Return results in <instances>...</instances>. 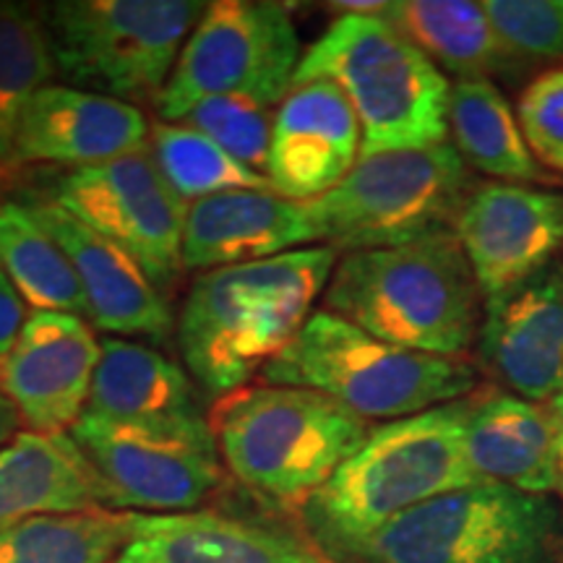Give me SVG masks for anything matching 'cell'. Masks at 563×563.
<instances>
[{"instance_id":"5bb4252c","label":"cell","mask_w":563,"mask_h":563,"mask_svg":"<svg viewBox=\"0 0 563 563\" xmlns=\"http://www.w3.org/2000/svg\"><path fill=\"white\" fill-rule=\"evenodd\" d=\"M102 340L87 319L32 311L5 361L0 391L32 433H70L89 407Z\"/></svg>"},{"instance_id":"e575fe53","label":"cell","mask_w":563,"mask_h":563,"mask_svg":"<svg viewBox=\"0 0 563 563\" xmlns=\"http://www.w3.org/2000/svg\"><path fill=\"white\" fill-rule=\"evenodd\" d=\"M382 0H336V3H329V9L340 11V16H382L386 11Z\"/></svg>"},{"instance_id":"4dcf8cb0","label":"cell","mask_w":563,"mask_h":563,"mask_svg":"<svg viewBox=\"0 0 563 563\" xmlns=\"http://www.w3.org/2000/svg\"><path fill=\"white\" fill-rule=\"evenodd\" d=\"M483 5L511 58H563V0H485Z\"/></svg>"},{"instance_id":"7a4b0ae2","label":"cell","mask_w":563,"mask_h":563,"mask_svg":"<svg viewBox=\"0 0 563 563\" xmlns=\"http://www.w3.org/2000/svg\"><path fill=\"white\" fill-rule=\"evenodd\" d=\"M473 394L371 428L368 439L302 506L308 534L334 561L415 506L477 481L467 462Z\"/></svg>"},{"instance_id":"ffe728a7","label":"cell","mask_w":563,"mask_h":563,"mask_svg":"<svg viewBox=\"0 0 563 563\" xmlns=\"http://www.w3.org/2000/svg\"><path fill=\"white\" fill-rule=\"evenodd\" d=\"M316 243L306 203L277 191H228L188 203L183 266L196 272L264 262Z\"/></svg>"},{"instance_id":"ac0fdd59","label":"cell","mask_w":563,"mask_h":563,"mask_svg":"<svg viewBox=\"0 0 563 563\" xmlns=\"http://www.w3.org/2000/svg\"><path fill=\"white\" fill-rule=\"evenodd\" d=\"M129 514L115 563H336L311 534L217 511Z\"/></svg>"},{"instance_id":"d590c367","label":"cell","mask_w":563,"mask_h":563,"mask_svg":"<svg viewBox=\"0 0 563 563\" xmlns=\"http://www.w3.org/2000/svg\"><path fill=\"white\" fill-rule=\"evenodd\" d=\"M551 407L555 412V420H559V439H555V493H559L563 501V391L555 399H551Z\"/></svg>"},{"instance_id":"1f68e13d","label":"cell","mask_w":563,"mask_h":563,"mask_svg":"<svg viewBox=\"0 0 563 563\" xmlns=\"http://www.w3.org/2000/svg\"><path fill=\"white\" fill-rule=\"evenodd\" d=\"M517 115L534 162L563 175V66L527 84Z\"/></svg>"},{"instance_id":"7402d4cb","label":"cell","mask_w":563,"mask_h":563,"mask_svg":"<svg viewBox=\"0 0 563 563\" xmlns=\"http://www.w3.org/2000/svg\"><path fill=\"white\" fill-rule=\"evenodd\" d=\"M89 509H112L110 493L70 433L21 431L0 452V525Z\"/></svg>"},{"instance_id":"277c9868","label":"cell","mask_w":563,"mask_h":563,"mask_svg":"<svg viewBox=\"0 0 563 563\" xmlns=\"http://www.w3.org/2000/svg\"><path fill=\"white\" fill-rule=\"evenodd\" d=\"M332 81L357 121L361 159L446 144L452 84L382 16H336L302 53L292 87Z\"/></svg>"},{"instance_id":"9c48e42d","label":"cell","mask_w":563,"mask_h":563,"mask_svg":"<svg viewBox=\"0 0 563 563\" xmlns=\"http://www.w3.org/2000/svg\"><path fill=\"white\" fill-rule=\"evenodd\" d=\"M470 191L467 165L446 141L433 150L357 159L340 186L302 203L316 243L344 256L454 230Z\"/></svg>"},{"instance_id":"7c38bea8","label":"cell","mask_w":563,"mask_h":563,"mask_svg":"<svg viewBox=\"0 0 563 563\" xmlns=\"http://www.w3.org/2000/svg\"><path fill=\"white\" fill-rule=\"evenodd\" d=\"M53 199L129 251L159 290L173 287L186 269L183 228L188 203L167 186L150 152L68 170L60 175Z\"/></svg>"},{"instance_id":"d4e9b609","label":"cell","mask_w":563,"mask_h":563,"mask_svg":"<svg viewBox=\"0 0 563 563\" xmlns=\"http://www.w3.org/2000/svg\"><path fill=\"white\" fill-rule=\"evenodd\" d=\"M449 131L464 165L498 183L543 180L511 104L488 79H456L449 100Z\"/></svg>"},{"instance_id":"30bf717a","label":"cell","mask_w":563,"mask_h":563,"mask_svg":"<svg viewBox=\"0 0 563 563\" xmlns=\"http://www.w3.org/2000/svg\"><path fill=\"white\" fill-rule=\"evenodd\" d=\"M302 45L292 11L272 0H214L183 47L170 81L154 102L165 123H180L217 95L279 104L290 95Z\"/></svg>"},{"instance_id":"484cf974","label":"cell","mask_w":563,"mask_h":563,"mask_svg":"<svg viewBox=\"0 0 563 563\" xmlns=\"http://www.w3.org/2000/svg\"><path fill=\"white\" fill-rule=\"evenodd\" d=\"M0 266L34 311L70 313L89 321L79 274L24 201H9L0 209Z\"/></svg>"},{"instance_id":"5b68a950","label":"cell","mask_w":563,"mask_h":563,"mask_svg":"<svg viewBox=\"0 0 563 563\" xmlns=\"http://www.w3.org/2000/svg\"><path fill=\"white\" fill-rule=\"evenodd\" d=\"M224 467L266 501L302 509L368 439L361 415L300 386H243L211 415Z\"/></svg>"},{"instance_id":"d6986e66","label":"cell","mask_w":563,"mask_h":563,"mask_svg":"<svg viewBox=\"0 0 563 563\" xmlns=\"http://www.w3.org/2000/svg\"><path fill=\"white\" fill-rule=\"evenodd\" d=\"M152 125L136 104L51 84L32 97L16 133V162L74 170L150 152Z\"/></svg>"},{"instance_id":"836d02e7","label":"cell","mask_w":563,"mask_h":563,"mask_svg":"<svg viewBox=\"0 0 563 563\" xmlns=\"http://www.w3.org/2000/svg\"><path fill=\"white\" fill-rule=\"evenodd\" d=\"M21 415L9 397L0 391V452H3L9 443L16 441V435L21 433Z\"/></svg>"},{"instance_id":"9a60e30c","label":"cell","mask_w":563,"mask_h":563,"mask_svg":"<svg viewBox=\"0 0 563 563\" xmlns=\"http://www.w3.org/2000/svg\"><path fill=\"white\" fill-rule=\"evenodd\" d=\"M481 361L506 389L548 405L563 391V264L485 300Z\"/></svg>"},{"instance_id":"8992f818","label":"cell","mask_w":563,"mask_h":563,"mask_svg":"<svg viewBox=\"0 0 563 563\" xmlns=\"http://www.w3.org/2000/svg\"><path fill=\"white\" fill-rule=\"evenodd\" d=\"M262 382L313 389L363 420L391 422L475 394L477 371L467 361L394 347L321 308L266 365Z\"/></svg>"},{"instance_id":"6da1fadb","label":"cell","mask_w":563,"mask_h":563,"mask_svg":"<svg viewBox=\"0 0 563 563\" xmlns=\"http://www.w3.org/2000/svg\"><path fill=\"white\" fill-rule=\"evenodd\" d=\"M340 253L308 245L264 262L199 274L183 300L178 344L186 371L211 397L262 376L327 292Z\"/></svg>"},{"instance_id":"44dd1931","label":"cell","mask_w":563,"mask_h":563,"mask_svg":"<svg viewBox=\"0 0 563 563\" xmlns=\"http://www.w3.org/2000/svg\"><path fill=\"white\" fill-rule=\"evenodd\" d=\"M555 439L559 420L551 402H530L501 389L473 394L464 449L477 481L551 496L555 490Z\"/></svg>"},{"instance_id":"f1b7e54d","label":"cell","mask_w":563,"mask_h":563,"mask_svg":"<svg viewBox=\"0 0 563 563\" xmlns=\"http://www.w3.org/2000/svg\"><path fill=\"white\" fill-rule=\"evenodd\" d=\"M150 154L167 186L186 203L228 191H269L272 188L266 175L245 167L217 141L186 123H154Z\"/></svg>"},{"instance_id":"d6a6232c","label":"cell","mask_w":563,"mask_h":563,"mask_svg":"<svg viewBox=\"0 0 563 563\" xmlns=\"http://www.w3.org/2000/svg\"><path fill=\"white\" fill-rule=\"evenodd\" d=\"M26 302L21 300L16 287L11 285L9 274L0 266V378H3L5 361H9L13 344L19 340L21 327L26 321Z\"/></svg>"},{"instance_id":"4316f807","label":"cell","mask_w":563,"mask_h":563,"mask_svg":"<svg viewBox=\"0 0 563 563\" xmlns=\"http://www.w3.org/2000/svg\"><path fill=\"white\" fill-rule=\"evenodd\" d=\"M129 543V514H34L0 525V563H110Z\"/></svg>"},{"instance_id":"83f0119b","label":"cell","mask_w":563,"mask_h":563,"mask_svg":"<svg viewBox=\"0 0 563 563\" xmlns=\"http://www.w3.org/2000/svg\"><path fill=\"white\" fill-rule=\"evenodd\" d=\"M55 63L40 5L0 0V159L16 162V133L40 89L51 87Z\"/></svg>"},{"instance_id":"e0dca14e","label":"cell","mask_w":563,"mask_h":563,"mask_svg":"<svg viewBox=\"0 0 563 563\" xmlns=\"http://www.w3.org/2000/svg\"><path fill=\"white\" fill-rule=\"evenodd\" d=\"M361 144V121L336 84H298L274 112L266 178L285 199L313 201L347 178Z\"/></svg>"},{"instance_id":"f546056e","label":"cell","mask_w":563,"mask_h":563,"mask_svg":"<svg viewBox=\"0 0 563 563\" xmlns=\"http://www.w3.org/2000/svg\"><path fill=\"white\" fill-rule=\"evenodd\" d=\"M180 123L217 141L245 167L266 175L274 125L269 104L241 95H217L201 100Z\"/></svg>"},{"instance_id":"8fae6325","label":"cell","mask_w":563,"mask_h":563,"mask_svg":"<svg viewBox=\"0 0 563 563\" xmlns=\"http://www.w3.org/2000/svg\"><path fill=\"white\" fill-rule=\"evenodd\" d=\"M70 435L108 485L115 511H196L222 483L211 420L133 426L84 412Z\"/></svg>"},{"instance_id":"ba28073f","label":"cell","mask_w":563,"mask_h":563,"mask_svg":"<svg viewBox=\"0 0 563 563\" xmlns=\"http://www.w3.org/2000/svg\"><path fill=\"white\" fill-rule=\"evenodd\" d=\"M342 561L563 563V514L551 496L483 481L415 506Z\"/></svg>"},{"instance_id":"8d00e7d4","label":"cell","mask_w":563,"mask_h":563,"mask_svg":"<svg viewBox=\"0 0 563 563\" xmlns=\"http://www.w3.org/2000/svg\"><path fill=\"white\" fill-rule=\"evenodd\" d=\"M19 180H21V162L0 159V209L9 203V196L16 191Z\"/></svg>"},{"instance_id":"cb8c5ba5","label":"cell","mask_w":563,"mask_h":563,"mask_svg":"<svg viewBox=\"0 0 563 563\" xmlns=\"http://www.w3.org/2000/svg\"><path fill=\"white\" fill-rule=\"evenodd\" d=\"M384 19L460 79H488L511 58L485 5L473 0H399L386 5Z\"/></svg>"},{"instance_id":"2e32d148","label":"cell","mask_w":563,"mask_h":563,"mask_svg":"<svg viewBox=\"0 0 563 563\" xmlns=\"http://www.w3.org/2000/svg\"><path fill=\"white\" fill-rule=\"evenodd\" d=\"M24 203L79 274L91 327L123 340H167L173 334L170 302L129 251L91 230L55 199L37 196Z\"/></svg>"},{"instance_id":"4fadbf2b","label":"cell","mask_w":563,"mask_h":563,"mask_svg":"<svg viewBox=\"0 0 563 563\" xmlns=\"http://www.w3.org/2000/svg\"><path fill=\"white\" fill-rule=\"evenodd\" d=\"M454 235L483 298L543 272L563 249V194L522 183H481L464 199Z\"/></svg>"},{"instance_id":"3957f363","label":"cell","mask_w":563,"mask_h":563,"mask_svg":"<svg viewBox=\"0 0 563 563\" xmlns=\"http://www.w3.org/2000/svg\"><path fill=\"white\" fill-rule=\"evenodd\" d=\"M323 302L376 340L452 361H462L475 344L485 308L454 230L344 253Z\"/></svg>"},{"instance_id":"603a6c76","label":"cell","mask_w":563,"mask_h":563,"mask_svg":"<svg viewBox=\"0 0 563 563\" xmlns=\"http://www.w3.org/2000/svg\"><path fill=\"white\" fill-rule=\"evenodd\" d=\"M89 415L133 426H188L207 420L191 373L159 350L123 336H104Z\"/></svg>"},{"instance_id":"52a82bcc","label":"cell","mask_w":563,"mask_h":563,"mask_svg":"<svg viewBox=\"0 0 563 563\" xmlns=\"http://www.w3.org/2000/svg\"><path fill=\"white\" fill-rule=\"evenodd\" d=\"M207 3L53 0L42 3L55 74L66 87L123 102H157Z\"/></svg>"}]
</instances>
